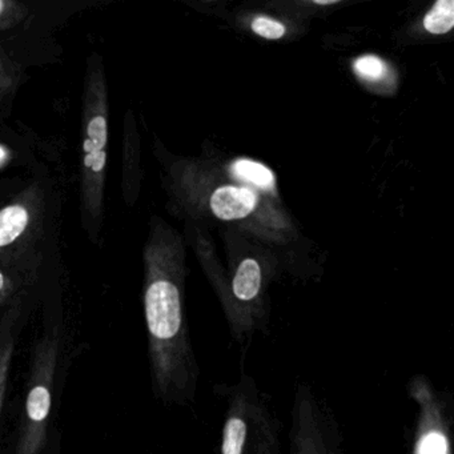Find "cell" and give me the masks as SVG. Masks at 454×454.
<instances>
[{
  "label": "cell",
  "instance_id": "5",
  "mask_svg": "<svg viewBox=\"0 0 454 454\" xmlns=\"http://www.w3.org/2000/svg\"><path fill=\"white\" fill-rule=\"evenodd\" d=\"M17 318L18 313L12 310V312L7 313L4 323L0 324V413L4 408V395H6L10 372H12V360H14Z\"/></svg>",
  "mask_w": 454,
  "mask_h": 454
},
{
  "label": "cell",
  "instance_id": "15",
  "mask_svg": "<svg viewBox=\"0 0 454 454\" xmlns=\"http://www.w3.org/2000/svg\"><path fill=\"white\" fill-rule=\"evenodd\" d=\"M10 4H7V2H4V0H0V17H4V14H6L7 7H9Z\"/></svg>",
  "mask_w": 454,
  "mask_h": 454
},
{
  "label": "cell",
  "instance_id": "7",
  "mask_svg": "<svg viewBox=\"0 0 454 454\" xmlns=\"http://www.w3.org/2000/svg\"><path fill=\"white\" fill-rule=\"evenodd\" d=\"M262 288V270L254 259H247L238 268L233 278V294L240 301H251L259 294Z\"/></svg>",
  "mask_w": 454,
  "mask_h": 454
},
{
  "label": "cell",
  "instance_id": "6",
  "mask_svg": "<svg viewBox=\"0 0 454 454\" xmlns=\"http://www.w3.org/2000/svg\"><path fill=\"white\" fill-rule=\"evenodd\" d=\"M30 222V209L26 204H10L0 209V248L15 243L26 232Z\"/></svg>",
  "mask_w": 454,
  "mask_h": 454
},
{
  "label": "cell",
  "instance_id": "14",
  "mask_svg": "<svg viewBox=\"0 0 454 454\" xmlns=\"http://www.w3.org/2000/svg\"><path fill=\"white\" fill-rule=\"evenodd\" d=\"M7 158H9V153H7L6 148L0 145V166L7 160Z\"/></svg>",
  "mask_w": 454,
  "mask_h": 454
},
{
  "label": "cell",
  "instance_id": "16",
  "mask_svg": "<svg viewBox=\"0 0 454 454\" xmlns=\"http://www.w3.org/2000/svg\"><path fill=\"white\" fill-rule=\"evenodd\" d=\"M313 2L317 4H333L339 2V0H313Z\"/></svg>",
  "mask_w": 454,
  "mask_h": 454
},
{
  "label": "cell",
  "instance_id": "10",
  "mask_svg": "<svg viewBox=\"0 0 454 454\" xmlns=\"http://www.w3.org/2000/svg\"><path fill=\"white\" fill-rule=\"evenodd\" d=\"M424 27L427 33L442 35L454 27L453 0H438L424 20Z\"/></svg>",
  "mask_w": 454,
  "mask_h": 454
},
{
  "label": "cell",
  "instance_id": "12",
  "mask_svg": "<svg viewBox=\"0 0 454 454\" xmlns=\"http://www.w3.org/2000/svg\"><path fill=\"white\" fill-rule=\"evenodd\" d=\"M252 30L257 35L265 39H280L286 34V27L278 20H270V18L260 17L252 22Z\"/></svg>",
  "mask_w": 454,
  "mask_h": 454
},
{
  "label": "cell",
  "instance_id": "8",
  "mask_svg": "<svg viewBox=\"0 0 454 454\" xmlns=\"http://www.w3.org/2000/svg\"><path fill=\"white\" fill-rule=\"evenodd\" d=\"M416 454H450V443L442 425L435 421L421 424Z\"/></svg>",
  "mask_w": 454,
  "mask_h": 454
},
{
  "label": "cell",
  "instance_id": "4",
  "mask_svg": "<svg viewBox=\"0 0 454 454\" xmlns=\"http://www.w3.org/2000/svg\"><path fill=\"white\" fill-rule=\"evenodd\" d=\"M257 206V195L249 188L227 187L215 191L211 198V208L222 220L243 219Z\"/></svg>",
  "mask_w": 454,
  "mask_h": 454
},
{
  "label": "cell",
  "instance_id": "3",
  "mask_svg": "<svg viewBox=\"0 0 454 454\" xmlns=\"http://www.w3.org/2000/svg\"><path fill=\"white\" fill-rule=\"evenodd\" d=\"M256 411H246L244 403L233 409L223 432V454H273L272 435H265Z\"/></svg>",
  "mask_w": 454,
  "mask_h": 454
},
{
  "label": "cell",
  "instance_id": "11",
  "mask_svg": "<svg viewBox=\"0 0 454 454\" xmlns=\"http://www.w3.org/2000/svg\"><path fill=\"white\" fill-rule=\"evenodd\" d=\"M355 71L360 78L368 82H379L387 75V66L380 58L366 55L355 63Z\"/></svg>",
  "mask_w": 454,
  "mask_h": 454
},
{
  "label": "cell",
  "instance_id": "1",
  "mask_svg": "<svg viewBox=\"0 0 454 454\" xmlns=\"http://www.w3.org/2000/svg\"><path fill=\"white\" fill-rule=\"evenodd\" d=\"M108 103L100 58H92L86 76L82 153V201L84 223L99 230L105 203L107 168Z\"/></svg>",
  "mask_w": 454,
  "mask_h": 454
},
{
  "label": "cell",
  "instance_id": "9",
  "mask_svg": "<svg viewBox=\"0 0 454 454\" xmlns=\"http://www.w3.org/2000/svg\"><path fill=\"white\" fill-rule=\"evenodd\" d=\"M232 175L236 179L256 185L262 190L270 191L275 188V176L272 172L256 161L246 159L236 161L232 166Z\"/></svg>",
  "mask_w": 454,
  "mask_h": 454
},
{
  "label": "cell",
  "instance_id": "13",
  "mask_svg": "<svg viewBox=\"0 0 454 454\" xmlns=\"http://www.w3.org/2000/svg\"><path fill=\"white\" fill-rule=\"evenodd\" d=\"M15 292V284L4 270H0V304H4Z\"/></svg>",
  "mask_w": 454,
  "mask_h": 454
},
{
  "label": "cell",
  "instance_id": "2",
  "mask_svg": "<svg viewBox=\"0 0 454 454\" xmlns=\"http://www.w3.org/2000/svg\"><path fill=\"white\" fill-rule=\"evenodd\" d=\"M59 348L57 329L36 342L15 454H41L46 445Z\"/></svg>",
  "mask_w": 454,
  "mask_h": 454
}]
</instances>
